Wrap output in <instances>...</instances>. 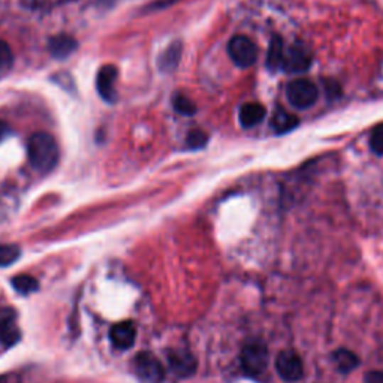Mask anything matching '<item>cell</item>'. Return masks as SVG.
Masks as SVG:
<instances>
[{"mask_svg": "<svg viewBox=\"0 0 383 383\" xmlns=\"http://www.w3.org/2000/svg\"><path fill=\"white\" fill-rule=\"evenodd\" d=\"M29 158L36 171L47 174L59 162V147L55 139L45 132L32 135L29 141Z\"/></svg>", "mask_w": 383, "mask_h": 383, "instance_id": "6da1fadb", "label": "cell"}, {"mask_svg": "<svg viewBox=\"0 0 383 383\" xmlns=\"http://www.w3.org/2000/svg\"><path fill=\"white\" fill-rule=\"evenodd\" d=\"M241 368L243 372L254 379L262 380L264 376L268 372V362H269V353L268 347L261 340H252L249 342L243 350H241Z\"/></svg>", "mask_w": 383, "mask_h": 383, "instance_id": "7a4b0ae2", "label": "cell"}, {"mask_svg": "<svg viewBox=\"0 0 383 383\" xmlns=\"http://www.w3.org/2000/svg\"><path fill=\"white\" fill-rule=\"evenodd\" d=\"M286 96L292 107L306 109L318 101L319 90L310 80L300 78L289 82V86L286 89Z\"/></svg>", "mask_w": 383, "mask_h": 383, "instance_id": "3957f363", "label": "cell"}, {"mask_svg": "<svg viewBox=\"0 0 383 383\" xmlns=\"http://www.w3.org/2000/svg\"><path fill=\"white\" fill-rule=\"evenodd\" d=\"M134 370L143 383H162L165 370L161 361L150 352H141L134 360Z\"/></svg>", "mask_w": 383, "mask_h": 383, "instance_id": "277c9868", "label": "cell"}, {"mask_svg": "<svg viewBox=\"0 0 383 383\" xmlns=\"http://www.w3.org/2000/svg\"><path fill=\"white\" fill-rule=\"evenodd\" d=\"M228 53L232 62L239 68H250L258 59L257 45L244 35H237L230 41Z\"/></svg>", "mask_w": 383, "mask_h": 383, "instance_id": "5b68a950", "label": "cell"}, {"mask_svg": "<svg viewBox=\"0 0 383 383\" xmlns=\"http://www.w3.org/2000/svg\"><path fill=\"white\" fill-rule=\"evenodd\" d=\"M276 372L285 382H298L304 376V364L293 350H283L276 358Z\"/></svg>", "mask_w": 383, "mask_h": 383, "instance_id": "8992f818", "label": "cell"}, {"mask_svg": "<svg viewBox=\"0 0 383 383\" xmlns=\"http://www.w3.org/2000/svg\"><path fill=\"white\" fill-rule=\"evenodd\" d=\"M311 65V53L310 50L301 44V42H295L286 51H285V65L283 69L292 74L306 72Z\"/></svg>", "mask_w": 383, "mask_h": 383, "instance_id": "52a82bcc", "label": "cell"}, {"mask_svg": "<svg viewBox=\"0 0 383 383\" xmlns=\"http://www.w3.org/2000/svg\"><path fill=\"white\" fill-rule=\"evenodd\" d=\"M116 81H117V69L112 65H105L97 72L96 78V87L101 97H104L107 102L112 104L117 101V92H116Z\"/></svg>", "mask_w": 383, "mask_h": 383, "instance_id": "ba28073f", "label": "cell"}, {"mask_svg": "<svg viewBox=\"0 0 383 383\" xmlns=\"http://www.w3.org/2000/svg\"><path fill=\"white\" fill-rule=\"evenodd\" d=\"M136 330L132 322H120L109 330V340L112 346L119 350H126L134 346Z\"/></svg>", "mask_w": 383, "mask_h": 383, "instance_id": "9c48e42d", "label": "cell"}, {"mask_svg": "<svg viewBox=\"0 0 383 383\" xmlns=\"http://www.w3.org/2000/svg\"><path fill=\"white\" fill-rule=\"evenodd\" d=\"M168 362L180 377H189L196 370V361L188 350H171L168 353Z\"/></svg>", "mask_w": 383, "mask_h": 383, "instance_id": "30bf717a", "label": "cell"}, {"mask_svg": "<svg viewBox=\"0 0 383 383\" xmlns=\"http://www.w3.org/2000/svg\"><path fill=\"white\" fill-rule=\"evenodd\" d=\"M285 45L280 36H273L269 42L268 54H266V66L269 70H280L285 65Z\"/></svg>", "mask_w": 383, "mask_h": 383, "instance_id": "8fae6325", "label": "cell"}, {"mask_svg": "<svg viewBox=\"0 0 383 383\" xmlns=\"http://www.w3.org/2000/svg\"><path fill=\"white\" fill-rule=\"evenodd\" d=\"M48 48L55 59H66L68 55H70L75 51L77 42L74 38L66 36V35H59V36L51 38Z\"/></svg>", "mask_w": 383, "mask_h": 383, "instance_id": "7c38bea8", "label": "cell"}, {"mask_svg": "<svg viewBox=\"0 0 383 383\" xmlns=\"http://www.w3.org/2000/svg\"><path fill=\"white\" fill-rule=\"evenodd\" d=\"M333 362L340 373H352L360 365V358L349 349H337L333 353Z\"/></svg>", "mask_w": 383, "mask_h": 383, "instance_id": "4fadbf2b", "label": "cell"}, {"mask_svg": "<svg viewBox=\"0 0 383 383\" xmlns=\"http://www.w3.org/2000/svg\"><path fill=\"white\" fill-rule=\"evenodd\" d=\"M265 117V108L261 104L250 102L241 107L239 109V123L243 127H253L262 122Z\"/></svg>", "mask_w": 383, "mask_h": 383, "instance_id": "5bb4252c", "label": "cell"}, {"mask_svg": "<svg viewBox=\"0 0 383 383\" xmlns=\"http://www.w3.org/2000/svg\"><path fill=\"white\" fill-rule=\"evenodd\" d=\"M181 58V44L180 42H174V44L169 45L161 55L159 59V68L163 72H171L174 70L180 62Z\"/></svg>", "mask_w": 383, "mask_h": 383, "instance_id": "9a60e30c", "label": "cell"}, {"mask_svg": "<svg viewBox=\"0 0 383 383\" xmlns=\"http://www.w3.org/2000/svg\"><path fill=\"white\" fill-rule=\"evenodd\" d=\"M298 124V119L292 114H289L288 111H285L283 108H279L274 116H273V120H271V126L273 129L277 132V134H286V132H291L292 129H295Z\"/></svg>", "mask_w": 383, "mask_h": 383, "instance_id": "2e32d148", "label": "cell"}, {"mask_svg": "<svg viewBox=\"0 0 383 383\" xmlns=\"http://www.w3.org/2000/svg\"><path fill=\"white\" fill-rule=\"evenodd\" d=\"M18 340H20V331L16 323L8 319L0 322V343L9 347L16 345Z\"/></svg>", "mask_w": 383, "mask_h": 383, "instance_id": "e0dca14e", "label": "cell"}, {"mask_svg": "<svg viewBox=\"0 0 383 383\" xmlns=\"http://www.w3.org/2000/svg\"><path fill=\"white\" fill-rule=\"evenodd\" d=\"M12 288L21 295H29L38 291L39 283L31 276H17L16 279H12Z\"/></svg>", "mask_w": 383, "mask_h": 383, "instance_id": "ac0fdd59", "label": "cell"}, {"mask_svg": "<svg viewBox=\"0 0 383 383\" xmlns=\"http://www.w3.org/2000/svg\"><path fill=\"white\" fill-rule=\"evenodd\" d=\"M20 247L14 244H0V266H9L20 258Z\"/></svg>", "mask_w": 383, "mask_h": 383, "instance_id": "d6986e66", "label": "cell"}, {"mask_svg": "<svg viewBox=\"0 0 383 383\" xmlns=\"http://www.w3.org/2000/svg\"><path fill=\"white\" fill-rule=\"evenodd\" d=\"M174 108L183 116H193L195 111H196L195 104L190 101L189 97L183 96V95H177L174 97Z\"/></svg>", "mask_w": 383, "mask_h": 383, "instance_id": "ffe728a7", "label": "cell"}, {"mask_svg": "<svg viewBox=\"0 0 383 383\" xmlns=\"http://www.w3.org/2000/svg\"><path fill=\"white\" fill-rule=\"evenodd\" d=\"M208 143V135L200 129H195L189 134L188 136V146L189 149H193V150H200L203 147H205Z\"/></svg>", "mask_w": 383, "mask_h": 383, "instance_id": "44dd1931", "label": "cell"}, {"mask_svg": "<svg viewBox=\"0 0 383 383\" xmlns=\"http://www.w3.org/2000/svg\"><path fill=\"white\" fill-rule=\"evenodd\" d=\"M370 147L373 150V153L382 156L383 154V123L376 126L374 131L372 132V138H370Z\"/></svg>", "mask_w": 383, "mask_h": 383, "instance_id": "7402d4cb", "label": "cell"}, {"mask_svg": "<svg viewBox=\"0 0 383 383\" xmlns=\"http://www.w3.org/2000/svg\"><path fill=\"white\" fill-rule=\"evenodd\" d=\"M12 51L6 42L0 41V70H5L12 65Z\"/></svg>", "mask_w": 383, "mask_h": 383, "instance_id": "603a6c76", "label": "cell"}, {"mask_svg": "<svg viewBox=\"0 0 383 383\" xmlns=\"http://www.w3.org/2000/svg\"><path fill=\"white\" fill-rule=\"evenodd\" d=\"M364 383H383V372L379 370L368 372L364 377Z\"/></svg>", "mask_w": 383, "mask_h": 383, "instance_id": "cb8c5ba5", "label": "cell"}, {"mask_svg": "<svg viewBox=\"0 0 383 383\" xmlns=\"http://www.w3.org/2000/svg\"><path fill=\"white\" fill-rule=\"evenodd\" d=\"M176 2H178V0H156L154 4H151V5H150V9L153 11V9H162V8H168L169 5H173V4H176Z\"/></svg>", "mask_w": 383, "mask_h": 383, "instance_id": "d4e9b609", "label": "cell"}, {"mask_svg": "<svg viewBox=\"0 0 383 383\" xmlns=\"http://www.w3.org/2000/svg\"><path fill=\"white\" fill-rule=\"evenodd\" d=\"M8 134V124L4 123V122H0V143H2L4 138Z\"/></svg>", "mask_w": 383, "mask_h": 383, "instance_id": "484cf974", "label": "cell"}]
</instances>
